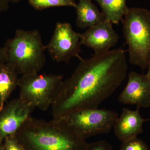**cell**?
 <instances>
[{
    "instance_id": "obj_1",
    "label": "cell",
    "mask_w": 150,
    "mask_h": 150,
    "mask_svg": "<svg viewBox=\"0 0 150 150\" xmlns=\"http://www.w3.org/2000/svg\"><path fill=\"white\" fill-rule=\"evenodd\" d=\"M80 61L72 75L63 81L52 103L54 119L64 118L79 110L98 108L126 77L128 66L123 49L110 50Z\"/></svg>"
},
{
    "instance_id": "obj_2",
    "label": "cell",
    "mask_w": 150,
    "mask_h": 150,
    "mask_svg": "<svg viewBox=\"0 0 150 150\" xmlns=\"http://www.w3.org/2000/svg\"><path fill=\"white\" fill-rule=\"evenodd\" d=\"M25 150H85L88 143L62 119L30 116L14 134Z\"/></svg>"
},
{
    "instance_id": "obj_3",
    "label": "cell",
    "mask_w": 150,
    "mask_h": 150,
    "mask_svg": "<svg viewBox=\"0 0 150 150\" xmlns=\"http://www.w3.org/2000/svg\"><path fill=\"white\" fill-rule=\"evenodd\" d=\"M3 48L6 63L18 75L38 73L46 64V46L38 30H16L14 36L6 41Z\"/></svg>"
},
{
    "instance_id": "obj_4",
    "label": "cell",
    "mask_w": 150,
    "mask_h": 150,
    "mask_svg": "<svg viewBox=\"0 0 150 150\" xmlns=\"http://www.w3.org/2000/svg\"><path fill=\"white\" fill-rule=\"evenodd\" d=\"M124 17L121 21L129 47V62L144 70L150 60V12L145 8H131Z\"/></svg>"
},
{
    "instance_id": "obj_5",
    "label": "cell",
    "mask_w": 150,
    "mask_h": 150,
    "mask_svg": "<svg viewBox=\"0 0 150 150\" xmlns=\"http://www.w3.org/2000/svg\"><path fill=\"white\" fill-rule=\"evenodd\" d=\"M63 81L61 75L32 73L22 75L18 80L19 98L35 108L46 111L51 106Z\"/></svg>"
},
{
    "instance_id": "obj_6",
    "label": "cell",
    "mask_w": 150,
    "mask_h": 150,
    "mask_svg": "<svg viewBox=\"0 0 150 150\" xmlns=\"http://www.w3.org/2000/svg\"><path fill=\"white\" fill-rule=\"evenodd\" d=\"M118 117L114 110L89 108L76 111L62 120L85 140L109 133Z\"/></svg>"
},
{
    "instance_id": "obj_7",
    "label": "cell",
    "mask_w": 150,
    "mask_h": 150,
    "mask_svg": "<svg viewBox=\"0 0 150 150\" xmlns=\"http://www.w3.org/2000/svg\"><path fill=\"white\" fill-rule=\"evenodd\" d=\"M80 34L74 30L71 23L57 22L53 36L46 46L52 60L60 63L68 62L73 57L81 59Z\"/></svg>"
},
{
    "instance_id": "obj_8",
    "label": "cell",
    "mask_w": 150,
    "mask_h": 150,
    "mask_svg": "<svg viewBox=\"0 0 150 150\" xmlns=\"http://www.w3.org/2000/svg\"><path fill=\"white\" fill-rule=\"evenodd\" d=\"M35 107L20 98L6 103L0 110V145L14 135L30 117Z\"/></svg>"
},
{
    "instance_id": "obj_9",
    "label": "cell",
    "mask_w": 150,
    "mask_h": 150,
    "mask_svg": "<svg viewBox=\"0 0 150 150\" xmlns=\"http://www.w3.org/2000/svg\"><path fill=\"white\" fill-rule=\"evenodd\" d=\"M112 23L105 20L81 33V45L91 48L94 55L105 54L117 44L119 35L112 28Z\"/></svg>"
},
{
    "instance_id": "obj_10",
    "label": "cell",
    "mask_w": 150,
    "mask_h": 150,
    "mask_svg": "<svg viewBox=\"0 0 150 150\" xmlns=\"http://www.w3.org/2000/svg\"><path fill=\"white\" fill-rule=\"evenodd\" d=\"M128 83L118 97L123 104L135 105L137 108L150 106V79L146 74L131 71L128 75Z\"/></svg>"
},
{
    "instance_id": "obj_11",
    "label": "cell",
    "mask_w": 150,
    "mask_h": 150,
    "mask_svg": "<svg viewBox=\"0 0 150 150\" xmlns=\"http://www.w3.org/2000/svg\"><path fill=\"white\" fill-rule=\"evenodd\" d=\"M139 109L123 108L120 117L116 119L113 128L115 135L121 142L137 137L144 131L143 124L147 120L142 118Z\"/></svg>"
},
{
    "instance_id": "obj_12",
    "label": "cell",
    "mask_w": 150,
    "mask_h": 150,
    "mask_svg": "<svg viewBox=\"0 0 150 150\" xmlns=\"http://www.w3.org/2000/svg\"><path fill=\"white\" fill-rule=\"evenodd\" d=\"M75 8L77 16L76 24L79 28H89L105 20L103 14L100 12L91 0H79Z\"/></svg>"
},
{
    "instance_id": "obj_13",
    "label": "cell",
    "mask_w": 150,
    "mask_h": 150,
    "mask_svg": "<svg viewBox=\"0 0 150 150\" xmlns=\"http://www.w3.org/2000/svg\"><path fill=\"white\" fill-rule=\"evenodd\" d=\"M18 75L13 67L8 63L0 67V110L18 87Z\"/></svg>"
},
{
    "instance_id": "obj_14",
    "label": "cell",
    "mask_w": 150,
    "mask_h": 150,
    "mask_svg": "<svg viewBox=\"0 0 150 150\" xmlns=\"http://www.w3.org/2000/svg\"><path fill=\"white\" fill-rule=\"evenodd\" d=\"M102 8L105 20L118 24L127 13L126 0H95Z\"/></svg>"
},
{
    "instance_id": "obj_15",
    "label": "cell",
    "mask_w": 150,
    "mask_h": 150,
    "mask_svg": "<svg viewBox=\"0 0 150 150\" xmlns=\"http://www.w3.org/2000/svg\"><path fill=\"white\" fill-rule=\"evenodd\" d=\"M28 4L36 10L50 8L69 6L75 8L77 4L74 0H28Z\"/></svg>"
},
{
    "instance_id": "obj_16",
    "label": "cell",
    "mask_w": 150,
    "mask_h": 150,
    "mask_svg": "<svg viewBox=\"0 0 150 150\" xmlns=\"http://www.w3.org/2000/svg\"><path fill=\"white\" fill-rule=\"evenodd\" d=\"M118 150H149L147 144L137 137L122 142Z\"/></svg>"
},
{
    "instance_id": "obj_17",
    "label": "cell",
    "mask_w": 150,
    "mask_h": 150,
    "mask_svg": "<svg viewBox=\"0 0 150 150\" xmlns=\"http://www.w3.org/2000/svg\"><path fill=\"white\" fill-rule=\"evenodd\" d=\"M3 144L6 150H25L14 134L6 137Z\"/></svg>"
},
{
    "instance_id": "obj_18",
    "label": "cell",
    "mask_w": 150,
    "mask_h": 150,
    "mask_svg": "<svg viewBox=\"0 0 150 150\" xmlns=\"http://www.w3.org/2000/svg\"><path fill=\"white\" fill-rule=\"evenodd\" d=\"M85 150H112V146L104 140L88 144Z\"/></svg>"
},
{
    "instance_id": "obj_19",
    "label": "cell",
    "mask_w": 150,
    "mask_h": 150,
    "mask_svg": "<svg viewBox=\"0 0 150 150\" xmlns=\"http://www.w3.org/2000/svg\"><path fill=\"white\" fill-rule=\"evenodd\" d=\"M11 0H0V13L8 10Z\"/></svg>"
},
{
    "instance_id": "obj_20",
    "label": "cell",
    "mask_w": 150,
    "mask_h": 150,
    "mask_svg": "<svg viewBox=\"0 0 150 150\" xmlns=\"http://www.w3.org/2000/svg\"><path fill=\"white\" fill-rule=\"evenodd\" d=\"M6 63L4 48H0V67Z\"/></svg>"
},
{
    "instance_id": "obj_21",
    "label": "cell",
    "mask_w": 150,
    "mask_h": 150,
    "mask_svg": "<svg viewBox=\"0 0 150 150\" xmlns=\"http://www.w3.org/2000/svg\"><path fill=\"white\" fill-rule=\"evenodd\" d=\"M147 68H148V72L147 73L146 75L150 79V60L149 63H148Z\"/></svg>"
},
{
    "instance_id": "obj_22",
    "label": "cell",
    "mask_w": 150,
    "mask_h": 150,
    "mask_svg": "<svg viewBox=\"0 0 150 150\" xmlns=\"http://www.w3.org/2000/svg\"><path fill=\"white\" fill-rule=\"evenodd\" d=\"M0 150H6L3 144L0 146Z\"/></svg>"
},
{
    "instance_id": "obj_23",
    "label": "cell",
    "mask_w": 150,
    "mask_h": 150,
    "mask_svg": "<svg viewBox=\"0 0 150 150\" xmlns=\"http://www.w3.org/2000/svg\"><path fill=\"white\" fill-rule=\"evenodd\" d=\"M11 2L16 4V3H18L19 2L21 1V0H11Z\"/></svg>"
},
{
    "instance_id": "obj_24",
    "label": "cell",
    "mask_w": 150,
    "mask_h": 150,
    "mask_svg": "<svg viewBox=\"0 0 150 150\" xmlns=\"http://www.w3.org/2000/svg\"><path fill=\"white\" fill-rule=\"evenodd\" d=\"M149 121H150V119H149Z\"/></svg>"
},
{
    "instance_id": "obj_25",
    "label": "cell",
    "mask_w": 150,
    "mask_h": 150,
    "mask_svg": "<svg viewBox=\"0 0 150 150\" xmlns=\"http://www.w3.org/2000/svg\"><path fill=\"white\" fill-rule=\"evenodd\" d=\"M1 145H0V146H1Z\"/></svg>"
}]
</instances>
